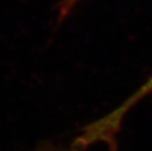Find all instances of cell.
I'll return each mask as SVG.
<instances>
[{"instance_id":"cell-3","label":"cell","mask_w":152,"mask_h":151,"mask_svg":"<svg viewBox=\"0 0 152 151\" xmlns=\"http://www.w3.org/2000/svg\"><path fill=\"white\" fill-rule=\"evenodd\" d=\"M79 1L80 0H62V1H61L60 9H59L61 17L63 18L69 14L71 10L74 8V6H75Z\"/></svg>"},{"instance_id":"cell-1","label":"cell","mask_w":152,"mask_h":151,"mask_svg":"<svg viewBox=\"0 0 152 151\" xmlns=\"http://www.w3.org/2000/svg\"><path fill=\"white\" fill-rule=\"evenodd\" d=\"M152 93V75L143 83L138 86L132 94L125 99L121 104H119L115 109L109 112L108 117L112 123L116 125H122L128 113L135 105L147 97Z\"/></svg>"},{"instance_id":"cell-2","label":"cell","mask_w":152,"mask_h":151,"mask_svg":"<svg viewBox=\"0 0 152 151\" xmlns=\"http://www.w3.org/2000/svg\"><path fill=\"white\" fill-rule=\"evenodd\" d=\"M31 151H80L75 147L72 143L69 145L66 144H59V143H53V142H43L38 144L37 147H34Z\"/></svg>"}]
</instances>
